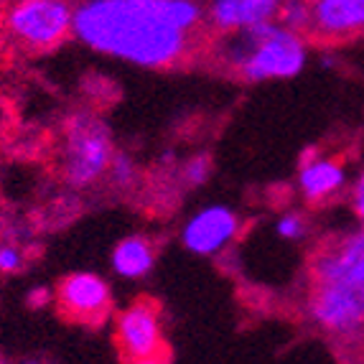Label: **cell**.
Returning a JSON list of instances; mask_svg holds the SVG:
<instances>
[{
	"label": "cell",
	"mask_w": 364,
	"mask_h": 364,
	"mask_svg": "<svg viewBox=\"0 0 364 364\" xmlns=\"http://www.w3.org/2000/svg\"><path fill=\"white\" fill-rule=\"evenodd\" d=\"M112 273L122 280H143L156 267V245L146 235L122 237L109 255Z\"/></svg>",
	"instance_id": "13"
},
{
	"label": "cell",
	"mask_w": 364,
	"mask_h": 364,
	"mask_svg": "<svg viewBox=\"0 0 364 364\" xmlns=\"http://www.w3.org/2000/svg\"><path fill=\"white\" fill-rule=\"evenodd\" d=\"M275 21L293 33L309 36L311 21H314V3H309V0H283Z\"/></svg>",
	"instance_id": "15"
},
{
	"label": "cell",
	"mask_w": 364,
	"mask_h": 364,
	"mask_svg": "<svg viewBox=\"0 0 364 364\" xmlns=\"http://www.w3.org/2000/svg\"><path fill=\"white\" fill-rule=\"evenodd\" d=\"M296 186H298L301 199H304L306 204H314V207L336 199V196L344 194L346 186H349L344 161L336 156L318 153V151L304 153L301 166H298Z\"/></svg>",
	"instance_id": "10"
},
{
	"label": "cell",
	"mask_w": 364,
	"mask_h": 364,
	"mask_svg": "<svg viewBox=\"0 0 364 364\" xmlns=\"http://www.w3.org/2000/svg\"><path fill=\"white\" fill-rule=\"evenodd\" d=\"M212 51L217 64L250 85L296 77L309 59L306 36L283 28L278 21L219 33Z\"/></svg>",
	"instance_id": "2"
},
{
	"label": "cell",
	"mask_w": 364,
	"mask_h": 364,
	"mask_svg": "<svg viewBox=\"0 0 364 364\" xmlns=\"http://www.w3.org/2000/svg\"><path fill=\"white\" fill-rule=\"evenodd\" d=\"M349 199H352L354 217H357L359 225L364 227V171L357 176V181L352 183V194H349Z\"/></svg>",
	"instance_id": "21"
},
{
	"label": "cell",
	"mask_w": 364,
	"mask_h": 364,
	"mask_svg": "<svg viewBox=\"0 0 364 364\" xmlns=\"http://www.w3.org/2000/svg\"><path fill=\"white\" fill-rule=\"evenodd\" d=\"M26 304H28V309H33V311L49 309V306L54 304V291H51V288H43V286L31 288V291L26 293Z\"/></svg>",
	"instance_id": "20"
},
{
	"label": "cell",
	"mask_w": 364,
	"mask_h": 364,
	"mask_svg": "<svg viewBox=\"0 0 364 364\" xmlns=\"http://www.w3.org/2000/svg\"><path fill=\"white\" fill-rule=\"evenodd\" d=\"M54 306L72 323L102 326L112 314V288L97 273H67L54 288Z\"/></svg>",
	"instance_id": "8"
},
{
	"label": "cell",
	"mask_w": 364,
	"mask_h": 364,
	"mask_svg": "<svg viewBox=\"0 0 364 364\" xmlns=\"http://www.w3.org/2000/svg\"><path fill=\"white\" fill-rule=\"evenodd\" d=\"M74 38L97 54L143 69H168L186 61L199 36L183 33L151 6L128 0H82L74 11Z\"/></svg>",
	"instance_id": "1"
},
{
	"label": "cell",
	"mask_w": 364,
	"mask_h": 364,
	"mask_svg": "<svg viewBox=\"0 0 364 364\" xmlns=\"http://www.w3.org/2000/svg\"><path fill=\"white\" fill-rule=\"evenodd\" d=\"M21 364H54V362H49V359H41V357H31V359H23Z\"/></svg>",
	"instance_id": "22"
},
{
	"label": "cell",
	"mask_w": 364,
	"mask_h": 364,
	"mask_svg": "<svg viewBox=\"0 0 364 364\" xmlns=\"http://www.w3.org/2000/svg\"><path fill=\"white\" fill-rule=\"evenodd\" d=\"M306 316L316 328L336 339L339 344L364 341V311L357 291L341 286H318L311 283L306 298Z\"/></svg>",
	"instance_id": "5"
},
{
	"label": "cell",
	"mask_w": 364,
	"mask_h": 364,
	"mask_svg": "<svg viewBox=\"0 0 364 364\" xmlns=\"http://www.w3.org/2000/svg\"><path fill=\"white\" fill-rule=\"evenodd\" d=\"M72 0H13L3 13V33L26 54H46L74 36Z\"/></svg>",
	"instance_id": "4"
},
{
	"label": "cell",
	"mask_w": 364,
	"mask_h": 364,
	"mask_svg": "<svg viewBox=\"0 0 364 364\" xmlns=\"http://www.w3.org/2000/svg\"><path fill=\"white\" fill-rule=\"evenodd\" d=\"M115 140L95 112H74L61 133V178L72 188H92L107 176Z\"/></svg>",
	"instance_id": "3"
},
{
	"label": "cell",
	"mask_w": 364,
	"mask_h": 364,
	"mask_svg": "<svg viewBox=\"0 0 364 364\" xmlns=\"http://www.w3.org/2000/svg\"><path fill=\"white\" fill-rule=\"evenodd\" d=\"M309 3H316V0H309Z\"/></svg>",
	"instance_id": "24"
},
{
	"label": "cell",
	"mask_w": 364,
	"mask_h": 364,
	"mask_svg": "<svg viewBox=\"0 0 364 364\" xmlns=\"http://www.w3.org/2000/svg\"><path fill=\"white\" fill-rule=\"evenodd\" d=\"M112 336H115V346L125 364L143 362V359H164L166 354L164 316L148 298H138L122 311H117Z\"/></svg>",
	"instance_id": "6"
},
{
	"label": "cell",
	"mask_w": 364,
	"mask_h": 364,
	"mask_svg": "<svg viewBox=\"0 0 364 364\" xmlns=\"http://www.w3.org/2000/svg\"><path fill=\"white\" fill-rule=\"evenodd\" d=\"M26 267V250L13 240H0V275H18Z\"/></svg>",
	"instance_id": "19"
},
{
	"label": "cell",
	"mask_w": 364,
	"mask_h": 364,
	"mask_svg": "<svg viewBox=\"0 0 364 364\" xmlns=\"http://www.w3.org/2000/svg\"><path fill=\"white\" fill-rule=\"evenodd\" d=\"M311 283L341 286L362 291L364 288V227L331 237L311 255Z\"/></svg>",
	"instance_id": "7"
},
{
	"label": "cell",
	"mask_w": 364,
	"mask_h": 364,
	"mask_svg": "<svg viewBox=\"0 0 364 364\" xmlns=\"http://www.w3.org/2000/svg\"><path fill=\"white\" fill-rule=\"evenodd\" d=\"M283 0H209L207 21L217 33L252 28L278 18Z\"/></svg>",
	"instance_id": "12"
},
{
	"label": "cell",
	"mask_w": 364,
	"mask_h": 364,
	"mask_svg": "<svg viewBox=\"0 0 364 364\" xmlns=\"http://www.w3.org/2000/svg\"><path fill=\"white\" fill-rule=\"evenodd\" d=\"M209 176H212V158L207 153H194L181 164V181L186 186H204L209 181Z\"/></svg>",
	"instance_id": "18"
},
{
	"label": "cell",
	"mask_w": 364,
	"mask_h": 364,
	"mask_svg": "<svg viewBox=\"0 0 364 364\" xmlns=\"http://www.w3.org/2000/svg\"><path fill=\"white\" fill-rule=\"evenodd\" d=\"M107 178L115 188H130L135 181H138V166H135L133 156L125 151H115L112 161H109L107 168Z\"/></svg>",
	"instance_id": "16"
},
{
	"label": "cell",
	"mask_w": 364,
	"mask_h": 364,
	"mask_svg": "<svg viewBox=\"0 0 364 364\" xmlns=\"http://www.w3.org/2000/svg\"><path fill=\"white\" fill-rule=\"evenodd\" d=\"M242 219L227 204H209L196 209L181 225L178 240L186 252L196 257H219L237 242Z\"/></svg>",
	"instance_id": "9"
},
{
	"label": "cell",
	"mask_w": 364,
	"mask_h": 364,
	"mask_svg": "<svg viewBox=\"0 0 364 364\" xmlns=\"http://www.w3.org/2000/svg\"><path fill=\"white\" fill-rule=\"evenodd\" d=\"M156 8L171 26H176L178 31L191 33V36H199L204 18H207V11L196 0H156Z\"/></svg>",
	"instance_id": "14"
},
{
	"label": "cell",
	"mask_w": 364,
	"mask_h": 364,
	"mask_svg": "<svg viewBox=\"0 0 364 364\" xmlns=\"http://www.w3.org/2000/svg\"><path fill=\"white\" fill-rule=\"evenodd\" d=\"M133 364H164V359H143V362H133Z\"/></svg>",
	"instance_id": "23"
},
{
	"label": "cell",
	"mask_w": 364,
	"mask_h": 364,
	"mask_svg": "<svg viewBox=\"0 0 364 364\" xmlns=\"http://www.w3.org/2000/svg\"><path fill=\"white\" fill-rule=\"evenodd\" d=\"M275 235L280 240H286V242H301L309 235V219L298 209H286L275 219Z\"/></svg>",
	"instance_id": "17"
},
{
	"label": "cell",
	"mask_w": 364,
	"mask_h": 364,
	"mask_svg": "<svg viewBox=\"0 0 364 364\" xmlns=\"http://www.w3.org/2000/svg\"><path fill=\"white\" fill-rule=\"evenodd\" d=\"M364 33V0H316L309 38L341 43Z\"/></svg>",
	"instance_id": "11"
}]
</instances>
